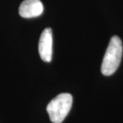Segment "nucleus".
I'll return each mask as SVG.
<instances>
[{"mask_svg":"<svg viewBox=\"0 0 123 123\" xmlns=\"http://www.w3.org/2000/svg\"><path fill=\"white\" fill-rule=\"evenodd\" d=\"M123 44L120 38L114 36L110 40L101 65V73L105 76L114 74L120 64L123 56Z\"/></svg>","mask_w":123,"mask_h":123,"instance_id":"nucleus-1","label":"nucleus"},{"mask_svg":"<svg viewBox=\"0 0 123 123\" xmlns=\"http://www.w3.org/2000/svg\"><path fill=\"white\" fill-rule=\"evenodd\" d=\"M73 104V97L68 93H62L49 102L47 107L51 121L62 123L70 111Z\"/></svg>","mask_w":123,"mask_h":123,"instance_id":"nucleus-2","label":"nucleus"},{"mask_svg":"<svg viewBox=\"0 0 123 123\" xmlns=\"http://www.w3.org/2000/svg\"><path fill=\"white\" fill-rule=\"evenodd\" d=\"M43 12V5L40 0H24L19 6L18 12L23 18L40 16Z\"/></svg>","mask_w":123,"mask_h":123,"instance_id":"nucleus-4","label":"nucleus"},{"mask_svg":"<svg viewBox=\"0 0 123 123\" xmlns=\"http://www.w3.org/2000/svg\"><path fill=\"white\" fill-rule=\"evenodd\" d=\"M53 36L50 28H46L41 34L38 44V51L41 59L44 62H49L52 58Z\"/></svg>","mask_w":123,"mask_h":123,"instance_id":"nucleus-3","label":"nucleus"}]
</instances>
